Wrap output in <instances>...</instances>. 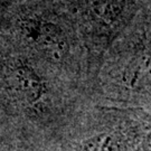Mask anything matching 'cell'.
<instances>
[{"label": "cell", "mask_w": 151, "mask_h": 151, "mask_svg": "<svg viewBox=\"0 0 151 151\" xmlns=\"http://www.w3.org/2000/svg\"><path fill=\"white\" fill-rule=\"evenodd\" d=\"M20 28L24 36L47 60L60 62L66 57L68 43L66 35L58 25L40 18H27L22 20Z\"/></svg>", "instance_id": "cell-2"}, {"label": "cell", "mask_w": 151, "mask_h": 151, "mask_svg": "<svg viewBox=\"0 0 151 151\" xmlns=\"http://www.w3.org/2000/svg\"><path fill=\"white\" fill-rule=\"evenodd\" d=\"M2 81L11 96L26 106L38 104L46 93L42 75L25 60H11L5 65Z\"/></svg>", "instance_id": "cell-1"}, {"label": "cell", "mask_w": 151, "mask_h": 151, "mask_svg": "<svg viewBox=\"0 0 151 151\" xmlns=\"http://www.w3.org/2000/svg\"><path fill=\"white\" fill-rule=\"evenodd\" d=\"M116 145L112 135L106 133L93 135L83 141L74 151H115Z\"/></svg>", "instance_id": "cell-3"}, {"label": "cell", "mask_w": 151, "mask_h": 151, "mask_svg": "<svg viewBox=\"0 0 151 151\" xmlns=\"http://www.w3.org/2000/svg\"><path fill=\"white\" fill-rule=\"evenodd\" d=\"M122 5L120 0H96L94 2V11L101 19L111 22L120 15Z\"/></svg>", "instance_id": "cell-4"}]
</instances>
